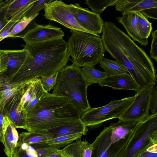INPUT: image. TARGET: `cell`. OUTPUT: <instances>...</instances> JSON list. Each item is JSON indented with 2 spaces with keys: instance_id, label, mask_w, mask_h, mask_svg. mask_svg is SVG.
<instances>
[{
  "instance_id": "44",
  "label": "cell",
  "mask_w": 157,
  "mask_h": 157,
  "mask_svg": "<svg viewBox=\"0 0 157 157\" xmlns=\"http://www.w3.org/2000/svg\"><path fill=\"white\" fill-rule=\"evenodd\" d=\"M1 72V67H0V72Z\"/></svg>"
},
{
  "instance_id": "39",
  "label": "cell",
  "mask_w": 157,
  "mask_h": 157,
  "mask_svg": "<svg viewBox=\"0 0 157 157\" xmlns=\"http://www.w3.org/2000/svg\"><path fill=\"white\" fill-rule=\"evenodd\" d=\"M11 123L8 117L0 110V141L3 144L6 131Z\"/></svg>"
},
{
  "instance_id": "32",
  "label": "cell",
  "mask_w": 157,
  "mask_h": 157,
  "mask_svg": "<svg viewBox=\"0 0 157 157\" xmlns=\"http://www.w3.org/2000/svg\"><path fill=\"white\" fill-rule=\"evenodd\" d=\"M36 0H10L6 11V17L10 18L16 13Z\"/></svg>"
},
{
  "instance_id": "8",
  "label": "cell",
  "mask_w": 157,
  "mask_h": 157,
  "mask_svg": "<svg viewBox=\"0 0 157 157\" xmlns=\"http://www.w3.org/2000/svg\"><path fill=\"white\" fill-rule=\"evenodd\" d=\"M154 87V85H148L140 88L132 103L118 118L119 120L141 121L149 116V100Z\"/></svg>"
},
{
  "instance_id": "30",
  "label": "cell",
  "mask_w": 157,
  "mask_h": 157,
  "mask_svg": "<svg viewBox=\"0 0 157 157\" xmlns=\"http://www.w3.org/2000/svg\"><path fill=\"white\" fill-rule=\"evenodd\" d=\"M118 1L86 0V4L88 5L92 12L100 15L107 7L115 5Z\"/></svg>"
},
{
  "instance_id": "1",
  "label": "cell",
  "mask_w": 157,
  "mask_h": 157,
  "mask_svg": "<svg viewBox=\"0 0 157 157\" xmlns=\"http://www.w3.org/2000/svg\"><path fill=\"white\" fill-rule=\"evenodd\" d=\"M102 33L105 51L126 68L140 88L155 84V69L143 49L112 22H104Z\"/></svg>"
},
{
  "instance_id": "13",
  "label": "cell",
  "mask_w": 157,
  "mask_h": 157,
  "mask_svg": "<svg viewBox=\"0 0 157 157\" xmlns=\"http://www.w3.org/2000/svg\"><path fill=\"white\" fill-rule=\"evenodd\" d=\"M64 35L60 28L51 25L37 24L22 38L26 44H29L62 38Z\"/></svg>"
},
{
  "instance_id": "28",
  "label": "cell",
  "mask_w": 157,
  "mask_h": 157,
  "mask_svg": "<svg viewBox=\"0 0 157 157\" xmlns=\"http://www.w3.org/2000/svg\"><path fill=\"white\" fill-rule=\"evenodd\" d=\"M134 130L124 138L111 144L109 157H123L127 145L133 136Z\"/></svg>"
},
{
  "instance_id": "23",
  "label": "cell",
  "mask_w": 157,
  "mask_h": 157,
  "mask_svg": "<svg viewBox=\"0 0 157 157\" xmlns=\"http://www.w3.org/2000/svg\"><path fill=\"white\" fill-rule=\"evenodd\" d=\"M140 121H126L119 120L109 126L111 130V143L124 138L128 133L133 131Z\"/></svg>"
},
{
  "instance_id": "19",
  "label": "cell",
  "mask_w": 157,
  "mask_h": 157,
  "mask_svg": "<svg viewBox=\"0 0 157 157\" xmlns=\"http://www.w3.org/2000/svg\"><path fill=\"white\" fill-rule=\"evenodd\" d=\"M29 81L21 83H11L2 72H0V110L3 113L5 106L14 95L22 91Z\"/></svg>"
},
{
  "instance_id": "21",
  "label": "cell",
  "mask_w": 157,
  "mask_h": 157,
  "mask_svg": "<svg viewBox=\"0 0 157 157\" xmlns=\"http://www.w3.org/2000/svg\"><path fill=\"white\" fill-rule=\"evenodd\" d=\"M111 130L105 127L92 143L91 157H109L111 147Z\"/></svg>"
},
{
  "instance_id": "27",
  "label": "cell",
  "mask_w": 157,
  "mask_h": 157,
  "mask_svg": "<svg viewBox=\"0 0 157 157\" xmlns=\"http://www.w3.org/2000/svg\"><path fill=\"white\" fill-rule=\"evenodd\" d=\"M82 73L87 85L100 82L107 76L104 72L100 71L94 67H83Z\"/></svg>"
},
{
  "instance_id": "2",
  "label": "cell",
  "mask_w": 157,
  "mask_h": 157,
  "mask_svg": "<svg viewBox=\"0 0 157 157\" xmlns=\"http://www.w3.org/2000/svg\"><path fill=\"white\" fill-rule=\"evenodd\" d=\"M27 51L25 60L9 80L21 83L41 76L52 75L67 66L69 60L68 46L62 38L23 45Z\"/></svg>"
},
{
  "instance_id": "42",
  "label": "cell",
  "mask_w": 157,
  "mask_h": 157,
  "mask_svg": "<svg viewBox=\"0 0 157 157\" xmlns=\"http://www.w3.org/2000/svg\"><path fill=\"white\" fill-rule=\"evenodd\" d=\"M37 25L34 20V19H33L22 32L15 36L13 37H20L22 38L26 33L34 28Z\"/></svg>"
},
{
  "instance_id": "18",
  "label": "cell",
  "mask_w": 157,
  "mask_h": 157,
  "mask_svg": "<svg viewBox=\"0 0 157 157\" xmlns=\"http://www.w3.org/2000/svg\"><path fill=\"white\" fill-rule=\"evenodd\" d=\"M98 84L114 90H131L137 92L140 88L132 76L127 73L106 76Z\"/></svg>"
},
{
  "instance_id": "11",
  "label": "cell",
  "mask_w": 157,
  "mask_h": 157,
  "mask_svg": "<svg viewBox=\"0 0 157 157\" xmlns=\"http://www.w3.org/2000/svg\"><path fill=\"white\" fill-rule=\"evenodd\" d=\"M115 5L123 15L140 12L147 18L157 19V0H118Z\"/></svg>"
},
{
  "instance_id": "38",
  "label": "cell",
  "mask_w": 157,
  "mask_h": 157,
  "mask_svg": "<svg viewBox=\"0 0 157 157\" xmlns=\"http://www.w3.org/2000/svg\"><path fill=\"white\" fill-rule=\"evenodd\" d=\"M18 21V19L15 16H13L10 18L7 24L0 31V42L7 38L12 28Z\"/></svg>"
},
{
  "instance_id": "7",
  "label": "cell",
  "mask_w": 157,
  "mask_h": 157,
  "mask_svg": "<svg viewBox=\"0 0 157 157\" xmlns=\"http://www.w3.org/2000/svg\"><path fill=\"white\" fill-rule=\"evenodd\" d=\"M153 141H157V113L149 115L137 124L123 157H135Z\"/></svg>"
},
{
  "instance_id": "16",
  "label": "cell",
  "mask_w": 157,
  "mask_h": 157,
  "mask_svg": "<svg viewBox=\"0 0 157 157\" xmlns=\"http://www.w3.org/2000/svg\"><path fill=\"white\" fill-rule=\"evenodd\" d=\"M59 149L45 142L33 144L18 143L13 157H48Z\"/></svg>"
},
{
  "instance_id": "35",
  "label": "cell",
  "mask_w": 157,
  "mask_h": 157,
  "mask_svg": "<svg viewBox=\"0 0 157 157\" xmlns=\"http://www.w3.org/2000/svg\"><path fill=\"white\" fill-rule=\"evenodd\" d=\"M58 72L52 75L40 77L41 82L44 90L47 92L52 89L56 84Z\"/></svg>"
},
{
  "instance_id": "29",
  "label": "cell",
  "mask_w": 157,
  "mask_h": 157,
  "mask_svg": "<svg viewBox=\"0 0 157 157\" xmlns=\"http://www.w3.org/2000/svg\"><path fill=\"white\" fill-rule=\"evenodd\" d=\"M82 135L81 134H77L61 136L49 139L44 142L53 147L59 149L66 146L75 140H79Z\"/></svg>"
},
{
  "instance_id": "17",
  "label": "cell",
  "mask_w": 157,
  "mask_h": 157,
  "mask_svg": "<svg viewBox=\"0 0 157 157\" xmlns=\"http://www.w3.org/2000/svg\"><path fill=\"white\" fill-rule=\"evenodd\" d=\"M88 130L87 127L79 118L67 122L57 127L41 132L46 133L51 139L77 134L85 135Z\"/></svg>"
},
{
  "instance_id": "31",
  "label": "cell",
  "mask_w": 157,
  "mask_h": 157,
  "mask_svg": "<svg viewBox=\"0 0 157 157\" xmlns=\"http://www.w3.org/2000/svg\"><path fill=\"white\" fill-rule=\"evenodd\" d=\"M137 13L138 16L137 25L139 32L143 38L147 39L152 29V23L149 21L147 18L141 13Z\"/></svg>"
},
{
  "instance_id": "24",
  "label": "cell",
  "mask_w": 157,
  "mask_h": 157,
  "mask_svg": "<svg viewBox=\"0 0 157 157\" xmlns=\"http://www.w3.org/2000/svg\"><path fill=\"white\" fill-rule=\"evenodd\" d=\"M19 140L16 128L11 123L7 127L4 137V151L8 157H13Z\"/></svg>"
},
{
  "instance_id": "26",
  "label": "cell",
  "mask_w": 157,
  "mask_h": 157,
  "mask_svg": "<svg viewBox=\"0 0 157 157\" xmlns=\"http://www.w3.org/2000/svg\"><path fill=\"white\" fill-rule=\"evenodd\" d=\"M50 138L43 132H22L19 135V143L33 144L44 142Z\"/></svg>"
},
{
  "instance_id": "25",
  "label": "cell",
  "mask_w": 157,
  "mask_h": 157,
  "mask_svg": "<svg viewBox=\"0 0 157 157\" xmlns=\"http://www.w3.org/2000/svg\"><path fill=\"white\" fill-rule=\"evenodd\" d=\"M99 63L107 76L128 72L126 68L116 60H112L104 57Z\"/></svg>"
},
{
  "instance_id": "20",
  "label": "cell",
  "mask_w": 157,
  "mask_h": 157,
  "mask_svg": "<svg viewBox=\"0 0 157 157\" xmlns=\"http://www.w3.org/2000/svg\"><path fill=\"white\" fill-rule=\"evenodd\" d=\"M138 18L137 12H131L117 17L116 19L123 26L134 41H137L141 45L146 46L148 44V40L143 38L140 34L137 25Z\"/></svg>"
},
{
  "instance_id": "10",
  "label": "cell",
  "mask_w": 157,
  "mask_h": 157,
  "mask_svg": "<svg viewBox=\"0 0 157 157\" xmlns=\"http://www.w3.org/2000/svg\"><path fill=\"white\" fill-rule=\"evenodd\" d=\"M68 7L78 23L89 33L99 36L102 33L104 22L100 14L81 7L77 3L70 4Z\"/></svg>"
},
{
  "instance_id": "6",
  "label": "cell",
  "mask_w": 157,
  "mask_h": 157,
  "mask_svg": "<svg viewBox=\"0 0 157 157\" xmlns=\"http://www.w3.org/2000/svg\"><path fill=\"white\" fill-rule=\"evenodd\" d=\"M134 96L111 101L106 105L90 108L82 113L81 119L90 129L99 127L109 120L118 118L132 102Z\"/></svg>"
},
{
  "instance_id": "33",
  "label": "cell",
  "mask_w": 157,
  "mask_h": 157,
  "mask_svg": "<svg viewBox=\"0 0 157 157\" xmlns=\"http://www.w3.org/2000/svg\"><path fill=\"white\" fill-rule=\"evenodd\" d=\"M39 14L37 13L29 18L23 17L16 23L7 36L9 37H13L15 36L18 34L22 32L27 26L28 25L33 19H35Z\"/></svg>"
},
{
  "instance_id": "4",
  "label": "cell",
  "mask_w": 157,
  "mask_h": 157,
  "mask_svg": "<svg viewBox=\"0 0 157 157\" xmlns=\"http://www.w3.org/2000/svg\"><path fill=\"white\" fill-rule=\"evenodd\" d=\"M67 43L73 64L81 67H94L104 57L105 49L101 37L81 31L71 30Z\"/></svg>"
},
{
  "instance_id": "41",
  "label": "cell",
  "mask_w": 157,
  "mask_h": 157,
  "mask_svg": "<svg viewBox=\"0 0 157 157\" xmlns=\"http://www.w3.org/2000/svg\"><path fill=\"white\" fill-rule=\"evenodd\" d=\"M149 109L152 114L157 113V89L155 87L151 93L149 103Z\"/></svg>"
},
{
  "instance_id": "12",
  "label": "cell",
  "mask_w": 157,
  "mask_h": 157,
  "mask_svg": "<svg viewBox=\"0 0 157 157\" xmlns=\"http://www.w3.org/2000/svg\"><path fill=\"white\" fill-rule=\"evenodd\" d=\"M27 55L26 51L0 49V65L2 72L9 79L18 71L23 63Z\"/></svg>"
},
{
  "instance_id": "22",
  "label": "cell",
  "mask_w": 157,
  "mask_h": 157,
  "mask_svg": "<svg viewBox=\"0 0 157 157\" xmlns=\"http://www.w3.org/2000/svg\"><path fill=\"white\" fill-rule=\"evenodd\" d=\"M93 148L92 144L78 140L61 151L66 157H91Z\"/></svg>"
},
{
  "instance_id": "43",
  "label": "cell",
  "mask_w": 157,
  "mask_h": 157,
  "mask_svg": "<svg viewBox=\"0 0 157 157\" xmlns=\"http://www.w3.org/2000/svg\"><path fill=\"white\" fill-rule=\"evenodd\" d=\"M48 157H66L61 152V150L59 149L58 151L55 153L51 154Z\"/></svg>"
},
{
  "instance_id": "3",
  "label": "cell",
  "mask_w": 157,
  "mask_h": 157,
  "mask_svg": "<svg viewBox=\"0 0 157 157\" xmlns=\"http://www.w3.org/2000/svg\"><path fill=\"white\" fill-rule=\"evenodd\" d=\"M82 114L69 99L49 93L27 113L26 130L46 131L81 118Z\"/></svg>"
},
{
  "instance_id": "34",
  "label": "cell",
  "mask_w": 157,
  "mask_h": 157,
  "mask_svg": "<svg viewBox=\"0 0 157 157\" xmlns=\"http://www.w3.org/2000/svg\"><path fill=\"white\" fill-rule=\"evenodd\" d=\"M53 1L52 0H36L25 13L23 17L26 18H29L38 13V12L41 10L44 9L48 4Z\"/></svg>"
},
{
  "instance_id": "5",
  "label": "cell",
  "mask_w": 157,
  "mask_h": 157,
  "mask_svg": "<svg viewBox=\"0 0 157 157\" xmlns=\"http://www.w3.org/2000/svg\"><path fill=\"white\" fill-rule=\"evenodd\" d=\"M88 86L82 77V68L72 64L58 72L52 94L69 99L82 113L91 108L87 95Z\"/></svg>"
},
{
  "instance_id": "40",
  "label": "cell",
  "mask_w": 157,
  "mask_h": 157,
  "mask_svg": "<svg viewBox=\"0 0 157 157\" xmlns=\"http://www.w3.org/2000/svg\"><path fill=\"white\" fill-rule=\"evenodd\" d=\"M152 41L150 51V57L157 61V30L153 31Z\"/></svg>"
},
{
  "instance_id": "15",
  "label": "cell",
  "mask_w": 157,
  "mask_h": 157,
  "mask_svg": "<svg viewBox=\"0 0 157 157\" xmlns=\"http://www.w3.org/2000/svg\"><path fill=\"white\" fill-rule=\"evenodd\" d=\"M25 87L22 91L14 95L8 101L3 112L16 128L26 129L27 113L20 105Z\"/></svg>"
},
{
  "instance_id": "36",
  "label": "cell",
  "mask_w": 157,
  "mask_h": 157,
  "mask_svg": "<svg viewBox=\"0 0 157 157\" xmlns=\"http://www.w3.org/2000/svg\"><path fill=\"white\" fill-rule=\"evenodd\" d=\"M135 157H157V141H153Z\"/></svg>"
},
{
  "instance_id": "14",
  "label": "cell",
  "mask_w": 157,
  "mask_h": 157,
  "mask_svg": "<svg viewBox=\"0 0 157 157\" xmlns=\"http://www.w3.org/2000/svg\"><path fill=\"white\" fill-rule=\"evenodd\" d=\"M48 94L42 86L40 78L30 81L25 87L21 97V108L27 113Z\"/></svg>"
},
{
  "instance_id": "9",
  "label": "cell",
  "mask_w": 157,
  "mask_h": 157,
  "mask_svg": "<svg viewBox=\"0 0 157 157\" xmlns=\"http://www.w3.org/2000/svg\"><path fill=\"white\" fill-rule=\"evenodd\" d=\"M44 10V16L46 19L57 22L71 30L89 33L78 23L70 11L68 5L62 1L53 0L47 5Z\"/></svg>"
},
{
  "instance_id": "37",
  "label": "cell",
  "mask_w": 157,
  "mask_h": 157,
  "mask_svg": "<svg viewBox=\"0 0 157 157\" xmlns=\"http://www.w3.org/2000/svg\"><path fill=\"white\" fill-rule=\"evenodd\" d=\"M10 0L4 1L0 0V31L5 26L9 21L6 17V11Z\"/></svg>"
}]
</instances>
